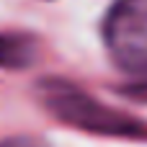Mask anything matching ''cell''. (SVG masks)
<instances>
[{"label":"cell","instance_id":"2","mask_svg":"<svg viewBox=\"0 0 147 147\" xmlns=\"http://www.w3.org/2000/svg\"><path fill=\"white\" fill-rule=\"evenodd\" d=\"M101 39L124 75L147 72V0H114L103 13Z\"/></svg>","mask_w":147,"mask_h":147},{"label":"cell","instance_id":"1","mask_svg":"<svg viewBox=\"0 0 147 147\" xmlns=\"http://www.w3.org/2000/svg\"><path fill=\"white\" fill-rule=\"evenodd\" d=\"M34 93L41 109L70 129L96 137L147 142V121L98 101L96 96H90L85 88H80L67 78H41L34 85Z\"/></svg>","mask_w":147,"mask_h":147},{"label":"cell","instance_id":"5","mask_svg":"<svg viewBox=\"0 0 147 147\" xmlns=\"http://www.w3.org/2000/svg\"><path fill=\"white\" fill-rule=\"evenodd\" d=\"M0 147H41V145L28 140V137H8V140L0 142Z\"/></svg>","mask_w":147,"mask_h":147},{"label":"cell","instance_id":"3","mask_svg":"<svg viewBox=\"0 0 147 147\" xmlns=\"http://www.w3.org/2000/svg\"><path fill=\"white\" fill-rule=\"evenodd\" d=\"M39 57V41L26 31H0V70H28Z\"/></svg>","mask_w":147,"mask_h":147},{"label":"cell","instance_id":"4","mask_svg":"<svg viewBox=\"0 0 147 147\" xmlns=\"http://www.w3.org/2000/svg\"><path fill=\"white\" fill-rule=\"evenodd\" d=\"M116 93H121V96H124V98H129V101L147 103V72L134 75V78H127V80L116 88Z\"/></svg>","mask_w":147,"mask_h":147}]
</instances>
